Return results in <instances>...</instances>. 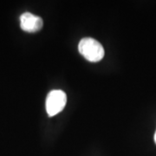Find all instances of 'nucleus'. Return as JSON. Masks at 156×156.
Listing matches in <instances>:
<instances>
[{
    "instance_id": "f257e3e1",
    "label": "nucleus",
    "mask_w": 156,
    "mask_h": 156,
    "mask_svg": "<svg viewBox=\"0 0 156 156\" xmlns=\"http://www.w3.org/2000/svg\"><path fill=\"white\" fill-rule=\"evenodd\" d=\"M78 50L84 58L92 62L101 61L105 55L102 45L92 37L82 39L78 44Z\"/></svg>"
},
{
    "instance_id": "f03ea898",
    "label": "nucleus",
    "mask_w": 156,
    "mask_h": 156,
    "mask_svg": "<svg viewBox=\"0 0 156 156\" xmlns=\"http://www.w3.org/2000/svg\"><path fill=\"white\" fill-rule=\"evenodd\" d=\"M67 102V95L60 89L52 90L47 95L45 107L50 116H54L64 108Z\"/></svg>"
},
{
    "instance_id": "7ed1b4c3",
    "label": "nucleus",
    "mask_w": 156,
    "mask_h": 156,
    "mask_svg": "<svg viewBox=\"0 0 156 156\" xmlns=\"http://www.w3.org/2000/svg\"><path fill=\"white\" fill-rule=\"evenodd\" d=\"M43 19L30 12H24L20 17L21 29L26 32H37L43 28Z\"/></svg>"
},
{
    "instance_id": "20e7f679",
    "label": "nucleus",
    "mask_w": 156,
    "mask_h": 156,
    "mask_svg": "<svg viewBox=\"0 0 156 156\" xmlns=\"http://www.w3.org/2000/svg\"><path fill=\"white\" fill-rule=\"evenodd\" d=\"M154 142H155V144H156V131H155V134H154Z\"/></svg>"
}]
</instances>
